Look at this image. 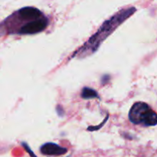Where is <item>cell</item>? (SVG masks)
I'll return each mask as SVG.
<instances>
[{
  "label": "cell",
  "mask_w": 157,
  "mask_h": 157,
  "mask_svg": "<svg viewBox=\"0 0 157 157\" xmlns=\"http://www.w3.org/2000/svg\"><path fill=\"white\" fill-rule=\"evenodd\" d=\"M48 24V18L41 10L33 6H25L2 21V35H35L45 30Z\"/></svg>",
  "instance_id": "1"
},
{
  "label": "cell",
  "mask_w": 157,
  "mask_h": 157,
  "mask_svg": "<svg viewBox=\"0 0 157 157\" xmlns=\"http://www.w3.org/2000/svg\"><path fill=\"white\" fill-rule=\"evenodd\" d=\"M136 11V8L130 7L126 9L120 11L117 13L115 14L110 19L104 21L101 26L98 32L90 38V39L85 42V44L78 51L75 53V56L78 55V57H86L90 54H94L101 43L120 25L122 22H124L127 18L133 15Z\"/></svg>",
  "instance_id": "2"
},
{
  "label": "cell",
  "mask_w": 157,
  "mask_h": 157,
  "mask_svg": "<svg viewBox=\"0 0 157 157\" xmlns=\"http://www.w3.org/2000/svg\"><path fill=\"white\" fill-rule=\"evenodd\" d=\"M129 120L135 125L154 127L157 125V113L145 102L133 104L128 113Z\"/></svg>",
  "instance_id": "3"
},
{
  "label": "cell",
  "mask_w": 157,
  "mask_h": 157,
  "mask_svg": "<svg viewBox=\"0 0 157 157\" xmlns=\"http://www.w3.org/2000/svg\"><path fill=\"white\" fill-rule=\"evenodd\" d=\"M40 152L41 154L45 155V156H58L65 154L67 152V149L54 143L49 142L41 146Z\"/></svg>",
  "instance_id": "4"
},
{
  "label": "cell",
  "mask_w": 157,
  "mask_h": 157,
  "mask_svg": "<svg viewBox=\"0 0 157 157\" xmlns=\"http://www.w3.org/2000/svg\"><path fill=\"white\" fill-rule=\"evenodd\" d=\"M81 98L84 100H90V99H94V98H99V94L98 92L94 89L90 88V87H84L82 89L81 94Z\"/></svg>",
  "instance_id": "5"
},
{
  "label": "cell",
  "mask_w": 157,
  "mask_h": 157,
  "mask_svg": "<svg viewBox=\"0 0 157 157\" xmlns=\"http://www.w3.org/2000/svg\"><path fill=\"white\" fill-rule=\"evenodd\" d=\"M22 145L24 146V147H25V149H26V150H27V151L29 152V155H30L31 156H32V157H37L36 156H35V154H34V153H33V152L32 151V150H29V148H28V147H28V146L26 145L25 144H22Z\"/></svg>",
  "instance_id": "6"
}]
</instances>
